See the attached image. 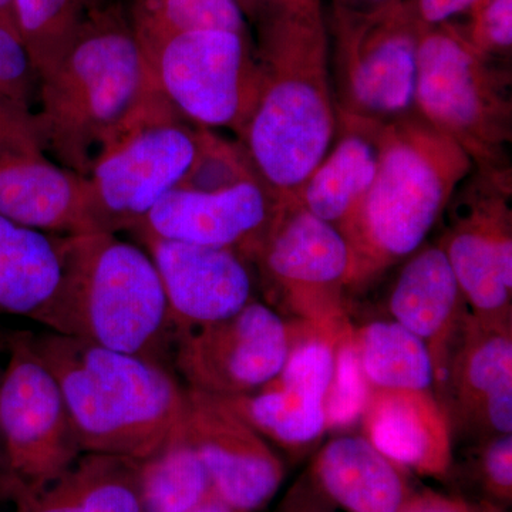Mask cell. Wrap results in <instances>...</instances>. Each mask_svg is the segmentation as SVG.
Returning a JSON list of instances; mask_svg holds the SVG:
<instances>
[{"mask_svg": "<svg viewBox=\"0 0 512 512\" xmlns=\"http://www.w3.org/2000/svg\"><path fill=\"white\" fill-rule=\"evenodd\" d=\"M143 52L158 89L181 119L208 130L228 128L241 136L261 89L249 35L227 30L183 33Z\"/></svg>", "mask_w": 512, "mask_h": 512, "instance_id": "obj_10", "label": "cell"}, {"mask_svg": "<svg viewBox=\"0 0 512 512\" xmlns=\"http://www.w3.org/2000/svg\"><path fill=\"white\" fill-rule=\"evenodd\" d=\"M39 99L46 150L83 177L140 128L181 119L158 89L130 22L109 5L89 12L62 63L40 82Z\"/></svg>", "mask_w": 512, "mask_h": 512, "instance_id": "obj_2", "label": "cell"}, {"mask_svg": "<svg viewBox=\"0 0 512 512\" xmlns=\"http://www.w3.org/2000/svg\"><path fill=\"white\" fill-rule=\"evenodd\" d=\"M188 512H235L228 507L227 504L222 503L220 498L215 497L214 494L211 497H208L207 500L202 501L200 505L192 508L191 511Z\"/></svg>", "mask_w": 512, "mask_h": 512, "instance_id": "obj_41", "label": "cell"}, {"mask_svg": "<svg viewBox=\"0 0 512 512\" xmlns=\"http://www.w3.org/2000/svg\"><path fill=\"white\" fill-rule=\"evenodd\" d=\"M440 239L468 309L477 318L512 319V175L474 170L458 185Z\"/></svg>", "mask_w": 512, "mask_h": 512, "instance_id": "obj_11", "label": "cell"}, {"mask_svg": "<svg viewBox=\"0 0 512 512\" xmlns=\"http://www.w3.org/2000/svg\"><path fill=\"white\" fill-rule=\"evenodd\" d=\"M3 367L0 366V376H2ZM3 470H5V456H3V444L2 437H0V478L3 476Z\"/></svg>", "mask_w": 512, "mask_h": 512, "instance_id": "obj_44", "label": "cell"}, {"mask_svg": "<svg viewBox=\"0 0 512 512\" xmlns=\"http://www.w3.org/2000/svg\"><path fill=\"white\" fill-rule=\"evenodd\" d=\"M197 136V156L175 188L214 191L258 177L239 141L232 143L200 127H197Z\"/></svg>", "mask_w": 512, "mask_h": 512, "instance_id": "obj_30", "label": "cell"}, {"mask_svg": "<svg viewBox=\"0 0 512 512\" xmlns=\"http://www.w3.org/2000/svg\"><path fill=\"white\" fill-rule=\"evenodd\" d=\"M284 202L259 177L214 191L174 188L131 234L232 249L252 264Z\"/></svg>", "mask_w": 512, "mask_h": 512, "instance_id": "obj_17", "label": "cell"}, {"mask_svg": "<svg viewBox=\"0 0 512 512\" xmlns=\"http://www.w3.org/2000/svg\"><path fill=\"white\" fill-rule=\"evenodd\" d=\"M416 110L484 173L512 175V72L453 23L421 32Z\"/></svg>", "mask_w": 512, "mask_h": 512, "instance_id": "obj_6", "label": "cell"}, {"mask_svg": "<svg viewBox=\"0 0 512 512\" xmlns=\"http://www.w3.org/2000/svg\"><path fill=\"white\" fill-rule=\"evenodd\" d=\"M404 261L390 289L387 309L393 320L426 343L436 387L470 309L439 245H421Z\"/></svg>", "mask_w": 512, "mask_h": 512, "instance_id": "obj_20", "label": "cell"}, {"mask_svg": "<svg viewBox=\"0 0 512 512\" xmlns=\"http://www.w3.org/2000/svg\"><path fill=\"white\" fill-rule=\"evenodd\" d=\"M39 77L18 35L0 26V94L32 107Z\"/></svg>", "mask_w": 512, "mask_h": 512, "instance_id": "obj_34", "label": "cell"}, {"mask_svg": "<svg viewBox=\"0 0 512 512\" xmlns=\"http://www.w3.org/2000/svg\"><path fill=\"white\" fill-rule=\"evenodd\" d=\"M346 332L328 335L303 325L274 380L254 393L220 399L265 440L292 454L305 453L328 431L326 396L335 372L336 348Z\"/></svg>", "mask_w": 512, "mask_h": 512, "instance_id": "obj_15", "label": "cell"}, {"mask_svg": "<svg viewBox=\"0 0 512 512\" xmlns=\"http://www.w3.org/2000/svg\"><path fill=\"white\" fill-rule=\"evenodd\" d=\"M269 306L316 332L340 335L348 320L352 256L338 229L285 201L252 259Z\"/></svg>", "mask_w": 512, "mask_h": 512, "instance_id": "obj_8", "label": "cell"}, {"mask_svg": "<svg viewBox=\"0 0 512 512\" xmlns=\"http://www.w3.org/2000/svg\"><path fill=\"white\" fill-rule=\"evenodd\" d=\"M136 477L141 512H188L214 494L183 421L163 446L136 460Z\"/></svg>", "mask_w": 512, "mask_h": 512, "instance_id": "obj_26", "label": "cell"}, {"mask_svg": "<svg viewBox=\"0 0 512 512\" xmlns=\"http://www.w3.org/2000/svg\"><path fill=\"white\" fill-rule=\"evenodd\" d=\"M421 30L443 25L454 16L470 13L481 0H403Z\"/></svg>", "mask_w": 512, "mask_h": 512, "instance_id": "obj_37", "label": "cell"}, {"mask_svg": "<svg viewBox=\"0 0 512 512\" xmlns=\"http://www.w3.org/2000/svg\"><path fill=\"white\" fill-rule=\"evenodd\" d=\"M9 150L46 151V131L32 107L0 94V153Z\"/></svg>", "mask_w": 512, "mask_h": 512, "instance_id": "obj_35", "label": "cell"}, {"mask_svg": "<svg viewBox=\"0 0 512 512\" xmlns=\"http://www.w3.org/2000/svg\"><path fill=\"white\" fill-rule=\"evenodd\" d=\"M0 215L45 234H93L86 178L53 163L45 151L0 153Z\"/></svg>", "mask_w": 512, "mask_h": 512, "instance_id": "obj_21", "label": "cell"}, {"mask_svg": "<svg viewBox=\"0 0 512 512\" xmlns=\"http://www.w3.org/2000/svg\"><path fill=\"white\" fill-rule=\"evenodd\" d=\"M399 512H507V510L487 501L466 497V495L440 493L431 488H423V490H417Z\"/></svg>", "mask_w": 512, "mask_h": 512, "instance_id": "obj_36", "label": "cell"}, {"mask_svg": "<svg viewBox=\"0 0 512 512\" xmlns=\"http://www.w3.org/2000/svg\"><path fill=\"white\" fill-rule=\"evenodd\" d=\"M386 124L336 111L332 146L292 200L339 231L375 180Z\"/></svg>", "mask_w": 512, "mask_h": 512, "instance_id": "obj_23", "label": "cell"}, {"mask_svg": "<svg viewBox=\"0 0 512 512\" xmlns=\"http://www.w3.org/2000/svg\"><path fill=\"white\" fill-rule=\"evenodd\" d=\"M0 26L18 35L15 18V0H0Z\"/></svg>", "mask_w": 512, "mask_h": 512, "instance_id": "obj_40", "label": "cell"}, {"mask_svg": "<svg viewBox=\"0 0 512 512\" xmlns=\"http://www.w3.org/2000/svg\"><path fill=\"white\" fill-rule=\"evenodd\" d=\"M197 127L157 121L103 154L86 175L93 234L133 231L183 181L197 156Z\"/></svg>", "mask_w": 512, "mask_h": 512, "instance_id": "obj_12", "label": "cell"}, {"mask_svg": "<svg viewBox=\"0 0 512 512\" xmlns=\"http://www.w3.org/2000/svg\"><path fill=\"white\" fill-rule=\"evenodd\" d=\"M467 477L477 500L510 507L512 503V433L468 444Z\"/></svg>", "mask_w": 512, "mask_h": 512, "instance_id": "obj_32", "label": "cell"}, {"mask_svg": "<svg viewBox=\"0 0 512 512\" xmlns=\"http://www.w3.org/2000/svg\"><path fill=\"white\" fill-rule=\"evenodd\" d=\"M33 340L60 384L83 453L141 460L183 421L187 387L163 363L53 332Z\"/></svg>", "mask_w": 512, "mask_h": 512, "instance_id": "obj_5", "label": "cell"}, {"mask_svg": "<svg viewBox=\"0 0 512 512\" xmlns=\"http://www.w3.org/2000/svg\"><path fill=\"white\" fill-rule=\"evenodd\" d=\"M434 394L454 444L512 433V319L468 313Z\"/></svg>", "mask_w": 512, "mask_h": 512, "instance_id": "obj_14", "label": "cell"}, {"mask_svg": "<svg viewBox=\"0 0 512 512\" xmlns=\"http://www.w3.org/2000/svg\"><path fill=\"white\" fill-rule=\"evenodd\" d=\"M156 265L175 336L220 322L255 301L254 265L232 249L138 239Z\"/></svg>", "mask_w": 512, "mask_h": 512, "instance_id": "obj_18", "label": "cell"}, {"mask_svg": "<svg viewBox=\"0 0 512 512\" xmlns=\"http://www.w3.org/2000/svg\"><path fill=\"white\" fill-rule=\"evenodd\" d=\"M306 474L333 507L346 512H399L417 491L412 474L353 434L320 447Z\"/></svg>", "mask_w": 512, "mask_h": 512, "instance_id": "obj_22", "label": "cell"}, {"mask_svg": "<svg viewBox=\"0 0 512 512\" xmlns=\"http://www.w3.org/2000/svg\"><path fill=\"white\" fill-rule=\"evenodd\" d=\"M12 503L16 512H141L136 460L83 453L55 481Z\"/></svg>", "mask_w": 512, "mask_h": 512, "instance_id": "obj_24", "label": "cell"}, {"mask_svg": "<svg viewBox=\"0 0 512 512\" xmlns=\"http://www.w3.org/2000/svg\"><path fill=\"white\" fill-rule=\"evenodd\" d=\"M303 325H291L255 299L227 319L175 336V370L197 392L217 397L254 393L284 369Z\"/></svg>", "mask_w": 512, "mask_h": 512, "instance_id": "obj_13", "label": "cell"}, {"mask_svg": "<svg viewBox=\"0 0 512 512\" xmlns=\"http://www.w3.org/2000/svg\"><path fill=\"white\" fill-rule=\"evenodd\" d=\"M241 9H248L249 12H258L262 6L266 3L272 2V0H237Z\"/></svg>", "mask_w": 512, "mask_h": 512, "instance_id": "obj_42", "label": "cell"}, {"mask_svg": "<svg viewBox=\"0 0 512 512\" xmlns=\"http://www.w3.org/2000/svg\"><path fill=\"white\" fill-rule=\"evenodd\" d=\"M353 340L372 389L434 390L429 348L396 320H375L353 329Z\"/></svg>", "mask_w": 512, "mask_h": 512, "instance_id": "obj_27", "label": "cell"}, {"mask_svg": "<svg viewBox=\"0 0 512 512\" xmlns=\"http://www.w3.org/2000/svg\"><path fill=\"white\" fill-rule=\"evenodd\" d=\"M372 387L367 383L357 357L353 328L339 340L336 348L335 372L326 396L328 430L345 427L362 419Z\"/></svg>", "mask_w": 512, "mask_h": 512, "instance_id": "obj_31", "label": "cell"}, {"mask_svg": "<svg viewBox=\"0 0 512 512\" xmlns=\"http://www.w3.org/2000/svg\"><path fill=\"white\" fill-rule=\"evenodd\" d=\"M59 278L56 235L0 215V316L32 318L49 301Z\"/></svg>", "mask_w": 512, "mask_h": 512, "instance_id": "obj_25", "label": "cell"}, {"mask_svg": "<svg viewBox=\"0 0 512 512\" xmlns=\"http://www.w3.org/2000/svg\"><path fill=\"white\" fill-rule=\"evenodd\" d=\"M256 13L261 89L238 141L266 187L288 201L335 137L329 40L319 0H272Z\"/></svg>", "mask_w": 512, "mask_h": 512, "instance_id": "obj_1", "label": "cell"}, {"mask_svg": "<svg viewBox=\"0 0 512 512\" xmlns=\"http://www.w3.org/2000/svg\"><path fill=\"white\" fill-rule=\"evenodd\" d=\"M362 424L366 439L407 473L453 480V433L434 390L372 389Z\"/></svg>", "mask_w": 512, "mask_h": 512, "instance_id": "obj_19", "label": "cell"}, {"mask_svg": "<svg viewBox=\"0 0 512 512\" xmlns=\"http://www.w3.org/2000/svg\"><path fill=\"white\" fill-rule=\"evenodd\" d=\"M130 25L143 49L171 36L204 30L249 35L237 0H136Z\"/></svg>", "mask_w": 512, "mask_h": 512, "instance_id": "obj_29", "label": "cell"}, {"mask_svg": "<svg viewBox=\"0 0 512 512\" xmlns=\"http://www.w3.org/2000/svg\"><path fill=\"white\" fill-rule=\"evenodd\" d=\"M473 170L470 157L419 111L386 124L375 180L339 229L352 256L349 295L424 245Z\"/></svg>", "mask_w": 512, "mask_h": 512, "instance_id": "obj_3", "label": "cell"}, {"mask_svg": "<svg viewBox=\"0 0 512 512\" xmlns=\"http://www.w3.org/2000/svg\"><path fill=\"white\" fill-rule=\"evenodd\" d=\"M87 8H89L90 12L93 10L104 8L107 6V0H86Z\"/></svg>", "mask_w": 512, "mask_h": 512, "instance_id": "obj_43", "label": "cell"}, {"mask_svg": "<svg viewBox=\"0 0 512 512\" xmlns=\"http://www.w3.org/2000/svg\"><path fill=\"white\" fill-rule=\"evenodd\" d=\"M276 512H336V508L319 493L305 473L293 484Z\"/></svg>", "mask_w": 512, "mask_h": 512, "instance_id": "obj_38", "label": "cell"}, {"mask_svg": "<svg viewBox=\"0 0 512 512\" xmlns=\"http://www.w3.org/2000/svg\"><path fill=\"white\" fill-rule=\"evenodd\" d=\"M183 430L212 493L231 510L259 512L274 500L285 480L284 461L224 400L187 387Z\"/></svg>", "mask_w": 512, "mask_h": 512, "instance_id": "obj_16", "label": "cell"}, {"mask_svg": "<svg viewBox=\"0 0 512 512\" xmlns=\"http://www.w3.org/2000/svg\"><path fill=\"white\" fill-rule=\"evenodd\" d=\"M0 376V437L5 470L0 500L35 493L62 476L83 451L62 389L39 355L33 333L5 339Z\"/></svg>", "mask_w": 512, "mask_h": 512, "instance_id": "obj_7", "label": "cell"}, {"mask_svg": "<svg viewBox=\"0 0 512 512\" xmlns=\"http://www.w3.org/2000/svg\"><path fill=\"white\" fill-rule=\"evenodd\" d=\"M335 9L348 12H372L392 2V0H333Z\"/></svg>", "mask_w": 512, "mask_h": 512, "instance_id": "obj_39", "label": "cell"}, {"mask_svg": "<svg viewBox=\"0 0 512 512\" xmlns=\"http://www.w3.org/2000/svg\"><path fill=\"white\" fill-rule=\"evenodd\" d=\"M470 15V25L460 28L468 42L484 55L510 59L512 0H481Z\"/></svg>", "mask_w": 512, "mask_h": 512, "instance_id": "obj_33", "label": "cell"}, {"mask_svg": "<svg viewBox=\"0 0 512 512\" xmlns=\"http://www.w3.org/2000/svg\"><path fill=\"white\" fill-rule=\"evenodd\" d=\"M86 0H15L18 35L39 82L55 73L89 18Z\"/></svg>", "mask_w": 512, "mask_h": 512, "instance_id": "obj_28", "label": "cell"}, {"mask_svg": "<svg viewBox=\"0 0 512 512\" xmlns=\"http://www.w3.org/2000/svg\"><path fill=\"white\" fill-rule=\"evenodd\" d=\"M60 278L30 318L49 332L163 363L174 332L156 265L113 234L56 235Z\"/></svg>", "mask_w": 512, "mask_h": 512, "instance_id": "obj_4", "label": "cell"}, {"mask_svg": "<svg viewBox=\"0 0 512 512\" xmlns=\"http://www.w3.org/2000/svg\"><path fill=\"white\" fill-rule=\"evenodd\" d=\"M421 32L403 0L372 12L333 9L329 67L336 111L380 123L416 111Z\"/></svg>", "mask_w": 512, "mask_h": 512, "instance_id": "obj_9", "label": "cell"}]
</instances>
